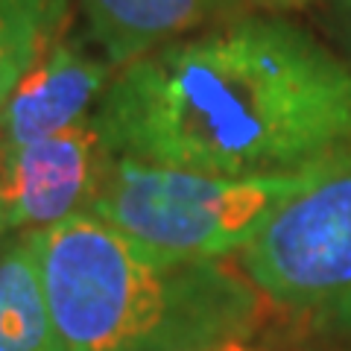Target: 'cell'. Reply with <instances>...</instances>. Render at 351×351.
Returning <instances> with one entry per match:
<instances>
[{
  "mask_svg": "<svg viewBox=\"0 0 351 351\" xmlns=\"http://www.w3.org/2000/svg\"><path fill=\"white\" fill-rule=\"evenodd\" d=\"M97 120L114 156L211 176L351 156V68L276 15H237L112 76Z\"/></svg>",
  "mask_w": 351,
  "mask_h": 351,
  "instance_id": "obj_1",
  "label": "cell"
},
{
  "mask_svg": "<svg viewBox=\"0 0 351 351\" xmlns=\"http://www.w3.org/2000/svg\"><path fill=\"white\" fill-rule=\"evenodd\" d=\"M59 351H214L255 328L258 290L223 261H184L94 214L32 232Z\"/></svg>",
  "mask_w": 351,
  "mask_h": 351,
  "instance_id": "obj_2",
  "label": "cell"
},
{
  "mask_svg": "<svg viewBox=\"0 0 351 351\" xmlns=\"http://www.w3.org/2000/svg\"><path fill=\"white\" fill-rule=\"evenodd\" d=\"M334 164L339 161L293 173L211 176L114 156L88 214L170 258L223 261L249 246L295 193Z\"/></svg>",
  "mask_w": 351,
  "mask_h": 351,
  "instance_id": "obj_3",
  "label": "cell"
},
{
  "mask_svg": "<svg viewBox=\"0 0 351 351\" xmlns=\"http://www.w3.org/2000/svg\"><path fill=\"white\" fill-rule=\"evenodd\" d=\"M237 267L295 319L351 331V158L295 193L237 252Z\"/></svg>",
  "mask_w": 351,
  "mask_h": 351,
  "instance_id": "obj_4",
  "label": "cell"
},
{
  "mask_svg": "<svg viewBox=\"0 0 351 351\" xmlns=\"http://www.w3.org/2000/svg\"><path fill=\"white\" fill-rule=\"evenodd\" d=\"M112 158L97 114L36 144L0 141V240L88 211Z\"/></svg>",
  "mask_w": 351,
  "mask_h": 351,
  "instance_id": "obj_5",
  "label": "cell"
},
{
  "mask_svg": "<svg viewBox=\"0 0 351 351\" xmlns=\"http://www.w3.org/2000/svg\"><path fill=\"white\" fill-rule=\"evenodd\" d=\"M112 64L71 38H59L18 82L0 114L3 144H36L97 114Z\"/></svg>",
  "mask_w": 351,
  "mask_h": 351,
  "instance_id": "obj_6",
  "label": "cell"
},
{
  "mask_svg": "<svg viewBox=\"0 0 351 351\" xmlns=\"http://www.w3.org/2000/svg\"><path fill=\"white\" fill-rule=\"evenodd\" d=\"M249 0H82L91 36L112 68H126L208 24L237 18Z\"/></svg>",
  "mask_w": 351,
  "mask_h": 351,
  "instance_id": "obj_7",
  "label": "cell"
},
{
  "mask_svg": "<svg viewBox=\"0 0 351 351\" xmlns=\"http://www.w3.org/2000/svg\"><path fill=\"white\" fill-rule=\"evenodd\" d=\"M0 351H59L32 232L0 240Z\"/></svg>",
  "mask_w": 351,
  "mask_h": 351,
  "instance_id": "obj_8",
  "label": "cell"
},
{
  "mask_svg": "<svg viewBox=\"0 0 351 351\" xmlns=\"http://www.w3.org/2000/svg\"><path fill=\"white\" fill-rule=\"evenodd\" d=\"M68 6L71 0H0V114L32 64L62 38Z\"/></svg>",
  "mask_w": 351,
  "mask_h": 351,
  "instance_id": "obj_9",
  "label": "cell"
},
{
  "mask_svg": "<svg viewBox=\"0 0 351 351\" xmlns=\"http://www.w3.org/2000/svg\"><path fill=\"white\" fill-rule=\"evenodd\" d=\"M252 6H261V9H287V6H299L304 0H249Z\"/></svg>",
  "mask_w": 351,
  "mask_h": 351,
  "instance_id": "obj_10",
  "label": "cell"
},
{
  "mask_svg": "<svg viewBox=\"0 0 351 351\" xmlns=\"http://www.w3.org/2000/svg\"><path fill=\"white\" fill-rule=\"evenodd\" d=\"M214 351H252V348L246 346V339H240V343H228V346H219V348H214Z\"/></svg>",
  "mask_w": 351,
  "mask_h": 351,
  "instance_id": "obj_11",
  "label": "cell"
}]
</instances>
